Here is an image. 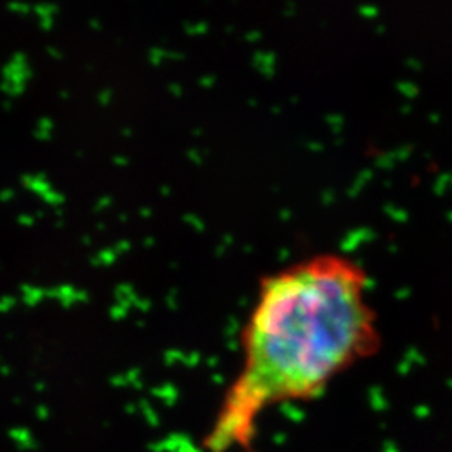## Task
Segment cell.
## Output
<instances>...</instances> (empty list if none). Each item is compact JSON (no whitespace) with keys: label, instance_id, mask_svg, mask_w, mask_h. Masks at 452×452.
I'll return each mask as SVG.
<instances>
[{"label":"cell","instance_id":"1","mask_svg":"<svg viewBox=\"0 0 452 452\" xmlns=\"http://www.w3.org/2000/svg\"><path fill=\"white\" fill-rule=\"evenodd\" d=\"M369 277L320 253L268 273L241 330V367L203 439L208 452L250 451L265 410L317 397L381 345Z\"/></svg>","mask_w":452,"mask_h":452}]
</instances>
